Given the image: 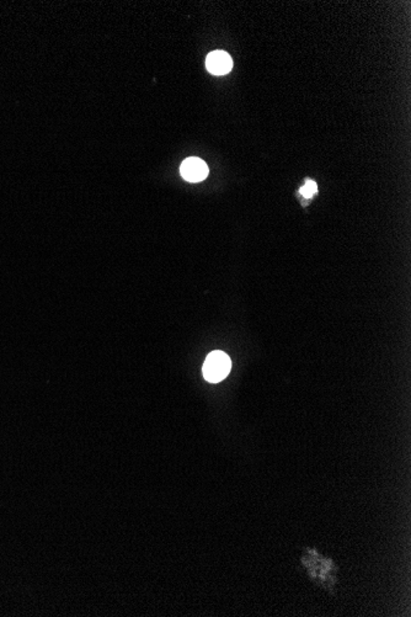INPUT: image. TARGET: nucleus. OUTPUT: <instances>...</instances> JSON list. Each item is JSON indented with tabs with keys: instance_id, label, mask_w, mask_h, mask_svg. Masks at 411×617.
Masks as SVG:
<instances>
[{
	"instance_id": "obj_3",
	"label": "nucleus",
	"mask_w": 411,
	"mask_h": 617,
	"mask_svg": "<svg viewBox=\"0 0 411 617\" xmlns=\"http://www.w3.org/2000/svg\"><path fill=\"white\" fill-rule=\"evenodd\" d=\"M207 69L214 75H223L230 72L233 67V61L227 52L224 51H214L207 57Z\"/></svg>"
},
{
	"instance_id": "obj_2",
	"label": "nucleus",
	"mask_w": 411,
	"mask_h": 617,
	"mask_svg": "<svg viewBox=\"0 0 411 617\" xmlns=\"http://www.w3.org/2000/svg\"><path fill=\"white\" fill-rule=\"evenodd\" d=\"M181 177L185 180H188L190 183H199L207 178L208 175V167L205 161L200 158H188L186 161H183L180 168Z\"/></svg>"
},
{
	"instance_id": "obj_4",
	"label": "nucleus",
	"mask_w": 411,
	"mask_h": 617,
	"mask_svg": "<svg viewBox=\"0 0 411 617\" xmlns=\"http://www.w3.org/2000/svg\"><path fill=\"white\" fill-rule=\"evenodd\" d=\"M317 184L314 183V181H311V180H309V181H307V184L306 185H304V186H302V188H300V194L303 195V196H304V197H307V199H311V196L317 193Z\"/></svg>"
},
{
	"instance_id": "obj_1",
	"label": "nucleus",
	"mask_w": 411,
	"mask_h": 617,
	"mask_svg": "<svg viewBox=\"0 0 411 617\" xmlns=\"http://www.w3.org/2000/svg\"><path fill=\"white\" fill-rule=\"evenodd\" d=\"M230 368H232V361L226 352L212 351L211 354L206 359L202 373H203V377L208 382L217 384L228 376Z\"/></svg>"
}]
</instances>
